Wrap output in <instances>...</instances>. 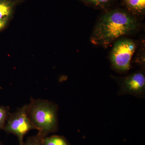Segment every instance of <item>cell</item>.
<instances>
[{
  "label": "cell",
  "instance_id": "ba28073f",
  "mask_svg": "<svg viewBox=\"0 0 145 145\" xmlns=\"http://www.w3.org/2000/svg\"><path fill=\"white\" fill-rule=\"evenodd\" d=\"M86 5L98 9L109 8L116 0H80Z\"/></svg>",
  "mask_w": 145,
  "mask_h": 145
},
{
  "label": "cell",
  "instance_id": "6da1fadb",
  "mask_svg": "<svg viewBox=\"0 0 145 145\" xmlns=\"http://www.w3.org/2000/svg\"><path fill=\"white\" fill-rule=\"evenodd\" d=\"M135 16L125 9L116 8L102 15L93 29L91 42L107 46L119 37L131 34L138 27Z\"/></svg>",
  "mask_w": 145,
  "mask_h": 145
},
{
  "label": "cell",
  "instance_id": "30bf717a",
  "mask_svg": "<svg viewBox=\"0 0 145 145\" xmlns=\"http://www.w3.org/2000/svg\"><path fill=\"white\" fill-rule=\"evenodd\" d=\"M44 136L38 132L36 135L28 137L23 145H43Z\"/></svg>",
  "mask_w": 145,
  "mask_h": 145
},
{
  "label": "cell",
  "instance_id": "7c38bea8",
  "mask_svg": "<svg viewBox=\"0 0 145 145\" xmlns=\"http://www.w3.org/2000/svg\"><path fill=\"white\" fill-rule=\"evenodd\" d=\"M8 22V21L0 20V31L5 28Z\"/></svg>",
  "mask_w": 145,
  "mask_h": 145
},
{
  "label": "cell",
  "instance_id": "7a4b0ae2",
  "mask_svg": "<svg viewBox=\"0 0 145 145\" xmlns=\"http://www.w3.org/2000/svg\"><path fill=\"white\" fill-rule=\"evenodd\" d=\"M29 117L39 133L44 137L58 129V106L47 100L31 99L28 104Z\"/></svg>",
  "mask_w": 145,
  "mask_h": 145
},
{
  "label": "cell",
  "instance_id": "9c48e42d",
  "mask_svg": "<svg viewBox=\"0 0 145 145\" xmlns=\"http://www.w3.org/2000/svg\"><path fill=\"white\" fill-rule=\"evenodd\" d=\"M43 145H71L67 139L61 135H54L45 137Z\"/></svg>",
  "mask_w": 145,
  "mask_h": 145
},
{
  "label": "cell",
  "instance_id": "8fae6325",
  "mask_svg": "<svg viewBox=\"0 0 145 145\" xmlns=\"http://www.w3.org/2000/svg\"><path fill=\"white\" fill-rule=\"evenodd\" d=\"M7 107L0 106V130H3L10 114Z\"/></svg>",
  "mask_w": 145,
  "mask_h": 145
},
{
  "label": "cell",
  "instance_id": "5b68a950",
  "mask_svg": "<svg viewBox=\"0 0 145 145\" xmlns=\"http://www.w3.org/2000/svg\"><path fill=\"white\" fill-rule=\"evenodd\" d=\"M118 94L131 95L137 98L145 97V76L143 71H137L123 78L119 83Z\"/></svg>",
  "mask_w": 145,
  "mask_h": 145
},
{
  "label": "cell",
  "instance_id": "8992f818",
  "mask_svg": "<svg viewBox=\"0 0 145 145\" xmlns=\"http://www.w3.org/2000/svg\"><path fill=\"white\" fill-rule=\"evenodd\" d=\"M126 10L133 16H140L145 12V0H122Z\"/></svg>",
  "mask_w": 145,
  "mask_h": 145
},
{
  "label": "cell",
  "instance_id": "52a82bcc",
  "mask_svg": "<svg viewBox=\"0 0 145 145\" xmlns=\"http://www.w3.org/2000/svg\"><path fill=\"white\" fill-rule=\"evenodd\" d=\"M13 3L10 0H0V20L8 21L12 15Z\"/></svg>",
  "mask_w": 145,
  "mask_h": 145
},
{
  "label": "cell",
  "instance_id": "3957f363",
  "mask_svg": "<svg viewBox=\"0 0 145 145\" xmlns=\"http://www.w3.org/2000/svg\"><path fill=\"white\" fill-rule=\"evenodd\" d=\"M28 105L10 113L4 130L8 134H13L18 137L20 145H23L24 136L32 129H35L29 117Z\"/></svg>",
  "mask_w": 145,
  "mask_h": 145
},
{
  "label": "cell",
  "instance_id": "4fadbf2b",
  "mask_svg": "<svg viewBox=\"0 0 145 145\" xmlns=\"http://www.w3.org/2000/svg\"><path fill=\"white\" fill-rule=\"evenodd\" d=\"M0 145H3L2 143L0 141Z\"/></svg>",
  "mask_w": 145,
  "mask_h": 145
},
{
  "label": "cell",
  "instance_id": "277c9868",
  "mask_svg": "<svg viewBox=\"0 0 145 145\" xmlns=\"http://www.w3.org/2000/svg\"><path fill=\"white\" fill-rule=\"evenodd\" d=\"M135 48V43L131 39H119L115 42L112 50L110 57L113 68L122 72L129 70L131 61Z\"/></svg>",
  "mask_w": 145,
  "mask_h": 145
}]
</instances>
